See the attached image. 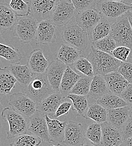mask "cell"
Instances as JSON below:
<instances>
[{
	"instance_id": "6da1fadb",
	"label": "cell",
	"mask_w": 132,
	"mask_h": 146,
	"mask_svg": "<svg viewBox=\"0 0 132 146\" xmlns=\"http://www.w3.org/2000/svg\"><path fill=\"white\" fill-rule=\"evenodd\" d=\"M87 58L93 66L94 75L103 76L109 73L117 72L122 63L112 55L96 49L92 45Z\"/></svg>"
},
{
	"instance_id": "7a4b0ae2",
	"label": "cell",
	"mask_w": 132,
	"mask_h": 146,
	"mask_svg": "<svg viewBox=\"0 0 132 146\" xmlns=\"http://www.w3.org/2000/svg\"><path fill=\"white\" fill-rule=\"evenodd\" d=\"M23 92L36 103H39L55 92L48 79L47 73L33 74L30 83Z\"/></svg>"
},
{
	"instance_id": "3957f363",
	"label": "cell",
	"mask_w": 132,
	"mask_h": 146,
	"mask_svg": "<svg viewBox=\"0 0 132 146\" xmlns=\"http://www.w3.org/2000/svg\"><path fill=\"white\" fill-rule=\"evenodd\" d=\"M1 116L9 125V130L7 132V139H14L28 130L29 121L27 117L13 108H5L1 112Z\"/></svg>"
},
{
	"instance_id": "277c9868",
	"label": "cell",
	"mask_w": 132,
	"mask_h": 146,
	"mask_svg": "<svg viewBox=\"0 0 132 146\" xmlns=\"http://www.w3.org/2000/svg\"><path fill=\"white\" fill-rule=\"evenodd\" d=\"M61 35L65 43L81 52L84 51L88 45V35L77 24L64 26Z\"/></svg>"
},
{
	"instance_id": "5b68a950",
	"label": "cell",
	"mask_w": 132,
	"mask_h": 146,
	"mask_svg": "<svg viewBox=\"0 0 132 146\" xmlns=\"http://www.w3.org/2000/svg\"><path fill=\"white\" fill-rule=\"evenodd\" d=\"M110 35L117 46L132 47V28L126 14L117 19L111 25Z\"/></svg>"
},
{
	"instance_id": "8992f818",
	"label": "cell",
	"mask_w": 132,
	"mask_h": 146,
	"mask_svg": "<svg viewBox=\"0 0 132 146\" xmlns=\"http://www.w3.org/2000/svg\"><path fill=\"white\" fill-rule=\"evenodd\" d=\"M96 8L102 15L111 24L123 15L132 10V6L124 2L113 0H99L97 2Z\"/></svg>"
},
{
	"instance_id": "52a82bcc",
	"label": "cell",
	"mask_w": 132,
	"mask_h": 146,
	"mask_svg": "<svg viewBox=\"0 0 132 146\" xmlns=\"http://www.w3.org/2000/svg\"><path fill=\"white\" fill-rule=\"evenodd\" d=\"M38 24V20L29 15L18 17L14 36L21 42L28 43L36 38Z\"/></svg>"
},
{
	"instance_id": "ba28073f",
	"label": "cell",
	"mask_w": 132,
	"mask_h": 146,
	"mask_svg": "<svg viewBox=\"0 0 132 146\" xmlns=\"http://www.w3.org/2000/svg\"><path fill=\"white\" fill-rule=\"evenodd\" d=\"M76 8L71 0H59L51 19L57 27H64L76 17Z\"/></svg>"
},
{
	"instance_id": "9c48e42d",
	"label": "cell",
	"mask_w": 132,
	"mask_h": 146,
	"mask_svg": "<svg viewBox=\"0 0 132 146\" xmlns=\"http://www.w3.org/2000/svg\"><path fill=\"white\" fill-rule=\"evenodd\" d=\"M59 0H30L29 16L38 20L51 18Z\"/></svg>"
},
{
	"instance_id": "30bf717a",
	"label": "cell",
	"mask_w": 132,
	"mask_h": 146,
	"mask_svg": "<svg viewBox=\"0 0 132 146\" xmlns=\"http://www.w3.org/2000/svg\"><path fill=\"white\" fill-rule=\"evenodd\" d=\"M9 105L26 117H29L36 111L37 103L24 93H14L9 97Z\"/></svg>"
},
{
	"instance_id": "8fae6325",
	"label": "cell",
	"mask_w": 132,
	"mask_h": 146,
	"mask_svg": "<svg viewBox=\"0 0 132 146\" xmlns=\"http://www.w3.org/2000/svg\"><path fill=\"white\" fill-rule=\"evenodd\" d=\"M29 119L28 130L39 137L42 141L51 143L46 115L37 110Z\"/></svg>"
},
{
	"instance_id": "7c38bea8",
	"label": "cell",
	"mask_w": 132,
	"mask_h": 146,
	"mask_svg": "<svg viewBox=\"0 0 132 146\" xmlns=\"http://www.w3.org/2000/svg\"><path fill=\"white\" fill-rule=\"evenodd\" d=\"M86 138V131L82 124L73 121L68 122L63 141L66 146H81Z\"/></svg>"
},
{
	"instance_id": "4fadbf2b",
	"label": "cell",
	"mask_w": 132,
	"mask_h": 146,
	"mask_svg": "<svg viewBox=\"0 0 132 146\" xmlns=\"http://www.w3.org/2000/svg\"><path fill=\"white\" fill-rule=\"evenodd\" d=\"M102 18V15L96 7L77 13L76 24L89 35L91 34L94 28Z\"/></svg>"
},
{
	"instance_id": "5bb4252c",
	"label": "cell",
	"mask_w": 132,
	"mask_h": 146,
	"mask_svg": "<svg viewBox=\"0 0 132 146\" xmlns=\"http://www.w3.org/2000/svg\"><path fill=\"white\" fill-rule=\"evenodd\" d=\"M56 25L51 19L38 22L36 39L43 44L55 43L56 38Z\"/></svg>"
},
{
	"instance_id": "9a60e30c",
	"label": "cell",
	"mask_w": 132,
	"mask_h": 146,
	"mask_svg": "<svg viewBox=\"0 0 132 146\" xmlns=\"http://www.w3.org/2000/svg\"><path fill=\"white\" fill-rule=\"evenodd\" d=\"M102 135L101 144L103 146H120L124 141L120 129L116 128L109 121L101 124Z\"/></svg>"
},
{
	"instance_id": "2e32d148",
	"label": "cell",
	"mask_w": 132,
	"mask_h": 146,
	"mask_svg": "<svg viewBox=\"0 0 132 146\" xmlns=\"http://www.w3.org/2000/svg\"><path fill=\"white\" fill-rule=\"evenodd\" d=\"M67 65L56 59L51 62L47 70V75L50 84L55 92L60 91L62 76Z\"/></svg>"
},
{
	"instance_id": "e0dca14e",
	"label": "cell",
	"mask_w": 132,
	"mask_h": 146,
	"mask_svg": "<svg viewBox=\"0 0 132 146\" xmlns=\"http://www.w3.org/2000/svg\"><path fill=\"white\" fill-rule=\"evenodd\" d=\"M65 100L61 92H55L40 102L37 103L36 110L45 115H54L58 106Z\"/></svg>"
},
{
	"instance_id": "ac0fdd59",
	"label": "cell",
	"mask_w": 132,
	"mask_h": 146,
	"mask_svg": "<svg viewBox=\"0 0 132 146\" xmlns=\"http://www.w3.org/2000/svg\"><path fill=\"white\" fill-rule=\"evenodd\" d=\"M50 62L40 48L33 50L30 54L27 61V65L33 73H46Z\"/></svg>"
},
{
	"instance_id": "d6986e66",
	"label": "cell",
	"mask_w": 132,
	"mask_h": 146,
	"mask_svg": "<svg viewBox=\"0 0 132 146\" xmlns=\"http://www.w3.org/2000/svg\"><path fill=\"white\" fill-rule=\"evenodd\" d=\"M104 77L110 92L120 97L129 84V82L118 72L109 73Z\"/></svg>"
},
{
	"instance_id": "ffe728a7",
	"label": "cell",
	"mask_w": 132,
	"mask_h": 146,
	"mask_svg": "<svg viewBox=\"0 0 132 146\" xmlns=\"http://www.w3.org/2000/svg\"><path fill=\"white\" fill-rule=\"evenodd\" d=\"M130 106L108 110V120L116 128L121 129L130 118Z\"/></svg>"
},
{
	"instance_id": "44dd1931",
	"label": "cell",
	"mask_w": 132,
	"mask_h": 146,
	"mask_svg": "<svg viewBox=\"0 0 132 146\" xmlns=\"http://www.w3.org/2000/svg\"><path fill=\"white\" fill-rule=\"evenodd\" d=\"M48 133L51 142H62L64 140V134L67 121H61L55 119H51L46 115Z\"/></svg>"
},
{
	"instance_id": "7402d4cb",
	"label": "cell",
	"mask_w": 132,
	"mask_h": 146,
	"mask_svg": "<svg viewBox=\"0 0 132 146\" xmlns=\"http://www.w3.org/2000/svg\"><path fill=\"white\" fill-rule=\"evenodd\" d=\"M18 16L11 9L9 5L0 4V28L1 31L11 29L15 26Z\"/></svg>"
},
{
	"instance_id": "603a6c76",
	"label": "cell",
	"mask_w": 132,
	"mask_h": 146,
	"mask_svg": "<svg viewBox=\"0 0 132 146\" xmlns=\"http://www.w3.org/2000/svg\"><path fill=\"white\" fill-rule=\"evenodd\" d=\"M109 93L110 91L105 77L101 75H94L87 97L97 100Z\"/></svg>"
},
{
	"instance_id": "cb8c5ba5",
	"label": "cell",
	"mask_w": 132,
	"mask_h": 146,
	"mask_svg": "<svg viewBox=\"0 0 132 146\" xmlns=\"http://www.w3.org/2000/svg\"><path fill=\"white\" fill-rule=\"evenodd\" d=\"M9 68L11 73L21 86L25 87L30 83L34 73L31 71L27 64L20 65L19 63L11 64Z\"/></svg>"
},
{
	"instance_id": "d4e9b609",
	"label": "cell",
	"mask_w": 132,
	"mask_h": 146,
	"mask_svg": "<svg viewBox=\"0 0 132 146\" xmlns=\"http://www.w3.org/2000/svg\"><path fill=\"white\" fill-rule=\"evenodd\" d=\"M81 52L69 44H62L58 50L56 58L66 65L72 66L81 57Z\"/></svg>"
},
{
	"instance_id": "484cf974",
	"label": "cell",
	"mask_w": 132,
	"mask_h": 146,
	"mask_svg": "<svg viewBox=\"0 0 132 146\" xmlns=\"http://www.w3.org/2000/svg\"><path fill=\"white\" fill-rule=\"evenodd\" d=\"M81 76V75L75 72L70 66L67 65L61 80L60 90L65 98L70 93Z\"/></svg>"
},
{
	"instance_id": "4316f807",
	"label": "cell",
	"mask_w": 132,
	"mask_h": 146,
	"mask_svg": "<svg viewBox=\"0 0 132 146\" xmlns=\"http://www.w3.org/2000/svg\"><path fill=\"white\" fill-rule=\"evenodd\" d=\"M17 80L11 73L9 68L5 66L0 69V93L1 96L9 94L15 87Z\"/></svg>"
},
{
	"instance_id": "83f0119b",
	"label": "cell",
	"mask_w": 132,
	"mask_h": 146,
	"mask_svg": "<svg viewBox=\"0 0 132 146\" xmlns=\"http://www.w3.org/2000/svg\"><path fill=\"white\" fill-rule=\"evenodd\" d=\"M84 117L86 119H92L97 123L102 124L108 120V110L97 103H94L89 106Z\"/></svg>"
},
{
	"instance_id": "f1b7e54d",
	"label": "cell",
	"mask_w": 132,
	"mask_h": 146,
	"mask_svg": "<svg viewBox=\"0 0 132 146\" xmlns=\"http://www.w3.org/2000/svg\"><path fill=\"white\" fill-rule=\"evenodd\" d=\"M97 103L108 110L129 106L121 97L111 92L98 99Z\"/></svg>"
},
{
	"instance_id": "f546056e",
	"label": "cell",
	"mask_w": 132,
	"mask_h": 146,
	"mask_svg": "<svg viewBox=\"0 0 132 146\" xmlns=\"http://www.w3.org/2000/svg\"><path fill=\"white\" fill-rule=\"evenodd\" d=\"M69 99L72 101V109L77 112V116L84 117L85 113L89 107L88 97L86 96L69 94L65 98Z\"/></svg>"
},
{
	"instance_id": "4dcf8cb0",
	"label": "cell",
	"mask_w": 132,
	"mask_h": 146,
	"mask_svg": "<svg viewBox=\"0 0 132 146\" xmlns=\"http://www.w3.org/2000/svg\"><path fill=\"white\" fill-rule=\"evenodd\" d=\"M112 24L106 19L102 18L96 25L91 32L93 42L108 36L110 34Z\"/></svg>"
},
{
	"instance_id": "1f68e13d",
	"label": "cell",
	"mask_w": 132,
	"mask_h": 146,
	"mask_svg": "<svg viewBox=\"0 0 132 146\" xmlns=\"http://www.w3.org/2000/svg\"><path fill=\"white\" fill-rule=\"evenodd\" d=\"M0 56L11 64H19L23 58L19 50L11 45L0 44Z\"/></svg>"
},
{
	"instance_id": "d6a6232c",
	"label": "cell",
	"mask_w": 132,
	"mask_h": 146,
	"mask_svg": "<svg viewBox=\"0 0 132 146\" xmlns=\"http://www.w3.org/2000/svg\"><path fill=\"white\" fill-rule=\"evenodd\" d=\"M42 139L33 134H21L14 138L10 146H38Z\"/></svg>"
},
{
	"instance_id": "836d02e7",
	"label": "cell",
	"mask_w": 132,
	"mask_h": 146,
	"mask_svg": "<svg viewBox=\"0 0 132 146\" xmlns=\"http://www.w3.org/2000/svg\"><path fill=\"white\" fill-rule=\"evenodd\" d=\"M92 79L93 77L86 75L82 76L76 82V85L70 92V94L87 96L90 90Z\"/></svg>"
},
{
	"instance_id": "e575fe53",
	"label": "cell",
	"mask_w": 132,
	"mask_h": 146,
	"mask_svg": "<svg viewBox=\"0 0 132 146\" xmlns=\"http://www.w3.org/2000/svg\"><path fill=\"white\" fill-rule=\"evenodd\" d=\"M102 135V126L99 123H96L89 125L86 131V138L94 146H98L101 143Z\"/></svg>"
},
{
	"instance_id": "d590c367",
	"label": "cell",
	"mask_w": 132,
	"mask_h": 146,
	"mask_svg": "<svg viewBox=\"0 0 132 146\" xmlns=\"http://www.w3.org/2000/svg\"><path fill=\"white\" fill-rule=\"evenodd\" d=\"M92 46L96 49L110 55L117 46L115 40L110 35L93 42Z\"/></svg>"
},
{
	"instance_id": "8d00e7d4",
	"label": "cell",
	"mask_w": 132,
	"mask_h": 146,
	"mask_svg": "<svg viewBox=\"0 0 132 146\" xmlns=\"http://www.w3.org/2000/svg\"><path fill=\"white\" fill-rule=\"evenodd\" d=\"M9 6L18 17L29 15V2H25L24 0H10Z\"/></svg>"
},
{
	"instance_id": "74e56055",
	"label": "cell",
	"mask_w": 132,
	"mask_h": 146,
	"mask_svg": "<svg viewBox=\"0 0 132 146\" xmlns=\"http://www.w3.org/2000/svg\"><path fill=\"white\" fill-rule=\"evenodd\" d=\"M76 71L83 74L84 75L94 77V76L93 66L90 61L84 57H80L74 64Z\"/></svg>"
},
{
	"instance_id": "f35d334b",
	"label": "cell",
	"mask_w": 132,
	"mask_h": 146,
	"mask_svg": "<svg viewBox=\"0 0 132 146\" xmlns=\"http://www.w3.org/2000/svg\"><path fill=\"white\" fill-rule=\"evenodd\" d=\"M77 13L96 7V0H71Z\"/></svg>"
},
{
	"instance_id": "ab89813d",
	"label": "cell",
	"mask_w": 132,
	"mask_h": 146,
	"mask_svg": "<svg viewBox=\"0 0 132 146\" xmlns=\"http://www.w3.org/2000/svg\"><path fill=\"white\" fill-rule=\"evenodd\" d=\"M131 52V48L126 46H117L111 55L121 62L127 61Z\"/></svg>"
},
{
	"instance_id": "60d3db41",
	"label": "cell",
	"mask_w": 132,
	"mask_h": 146,
	"mask_svg": "<svg viewBox=\"0 0 132 146\" xmlns=\"http://www.w3.org/2000/svg\"><path fill=\"white\" fill-rule=\"evenodd\" d=\"M117 72L121 74L129 83L132 84V63L129 61L122 62Z\"/></svg>"
},
{
	"instance_id": "b9f144b4",
	"label": "cell",
	"mask_w": 132,
	"mask_h": 146,
	"mask_svg": "<svg viewBox=\"0 0 132 146\" xmlns=\"http://www.w3.org/2000/svg\"><path fill=\"white\" fill-rule=\"evenodd\" d=\"M72 107V104L70 102H62L57 108L56 111L54 115V116L55 117H59L61 116L68 114Z\"/></svg>"
},
{
	"instance_id": "7bdbcfd3",
	"label": "cell",
	"mask_w": 132,
	"mask_h": 146,
	"mask_svg": "<svg viewBox=\"0 0 132 146\" xmlns=\"http://www.w3.org/2000/svg\"><path fill=\"white\" fill-rule=\"evenodd\" d=\"M120 97L128 104L129 106H132V84H129V85L121 93Z\"/></svg>"
},
{
	"instance_id": "ee69618b",
	"label": "cell",
	"mask_w": 132,
	"mask_h": 146,
	"mask_svg": "<svg viewBox=\"0 0 132 146\" xmlns=\"http://www.w3.org/2000/svg\"><path fill=\"white\" fill-rule=\"evenodd\" d=\"M121 129L124 141L132 137V119H130Z\"/></svg>"
},
{
	"instance_id": "f6af8a7d",
	"label": "cell",
	"mask_w": 132,
	"mask_h": 146,
	"mask_svg": "<svg viewBox=\"0 0 132 146\" xmlns=\"http://www.w3.org/2000/svg\"><path fill=\"white\" fill-rule=\"evenodd\" d=\"M120 146H132V137L124 141Z\"/></svg>"
},
{
	"instance_id": "bcb514c9",
	"label": "cell",
	"mask_w": 132,
	"mask_h": 146,
	"mask_svg": "<svg viewBox=\"0 0 132 146\" xmlns=\"http://www.w3.org/2000/svg\"><path fill=\"white\" fill-rule=\"evenodd\" d=\"M126 14H127V17L128 18V19L129 20V22L131 23V25L132 28V10L127 11L126 13Z\"/></svg>"
},
{
	"instance_id": "7dc6e473",
	"label": "cell",
	"mask_w": 132,
	"mask_h": 146,
	"mask_svg": "<svg viewBox=\"0 0 132 146\" xmlns=\"http://www.w3.org/2000/svg\"><path fill=\"white\" fill-rule=\"evenodd\" d=\"M81 146H94L93 143H92L91 142H86V143H84L83 145H82Z\"/></svg>"
},
{
	"instance_id": "c3c4849f",
	"label": "cell",
	"mask_w": 132,
	"mask_h": 146,
	"mask_svg": "<svg viewBox=\"0 0 132 146\" xmlns=\"http://www.w3.org/2000/svg\"><path fill=\"white\" fill-rule=\"evenodd\" d=\"M127 61H129V62H132V47L131 48V54H130V55H129V57H128V58Z\"/></svg>"
},
{
	"instance_id": "681fc988",
	"label": "cell",
	"mask_w": 132,
	"mask_h": 146,
	"mask_svg": "<svg viewBox=\"0 0 132 146\" xmlns=\"http://www.w3.org/2000/svg\"><path fill=\"white\" fill-rule=\"evenodd\" d=\"M130 118L132 119V106H131L130 109Z\"/></svg>"
},
{
	"instance_id": "f907efd6",
	"label": "cell",
	"mask_w": 132,
	"mask_h": 146,
	"mask_svg": "<svg viewBox=\"0 0 132 146\" xmlns=\"http://www.w3.org/2000/svg\"><path fill=\"white\" fill-rule=\"evenodd\" d=\"M64 146L63 145H61V144H57V145H52V144H50L49 145V146Z\"/></svg>"
},
{
	"instance_id": "816d5d0a",
	"label": "cell",
	"mask_w": 132,
	"mask_h": 146,
	"mask_svg": "<svg viewBox=\"0 0 132 146\" xmlns=\"http://www.w3.org/2000/svg\"><path fill=\"white\" fill-rule=\"evenodd\" d=\"M115 1H117V2H123L124 0H113Z\"/></svg>"
},
{
	"instance_id": "f5cc1de1",
	"label": "cell",
	"mask_w": 132,
	"mask_h": 146,
	"mask_svg": "<svg viewBox=\"0 0 132 146\" xmlns=\"http://www.w3.org/2000/svg\"><path fill=\"white\" fill-rule=\"evenodd\" d=\"M131 5H132V3H131Z\"/></svg>"
}]
</instances>
